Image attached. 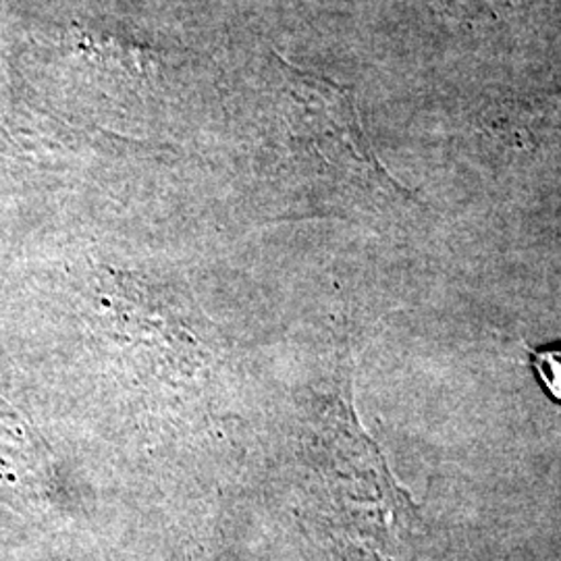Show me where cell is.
I'll return each mask as SVG.
<instances>
[{"instance_id":"2","label":"cell","mask_w":561,"mask_h":561,"mask_svg":"<svg viewBox=\"0 0 561 561\" xmlns=\"http://www.w3.org/2000/svg\"><path fill=\"white\" fill-rule=\"evenodd\" d=\"M533 366L547 393L561 403V345L547 350H530Z\"/></svg>"},{"instance_id":"1","label":"cell","mask_w":561,"mask_h":561,"mask_svg":"<svg viewBox=\"0 0 561 561\" xmlns=\"http://www.w3.org/2000/svg\"><path fill=\"white\" fill-rule=\"evenodd\" d=\"M279 59V57H277ZM283 88L291 102V127L333 162H356L370 173H382L364 138L354 94L340 85L279 59Z\"/></svg>"}]
</instances>
